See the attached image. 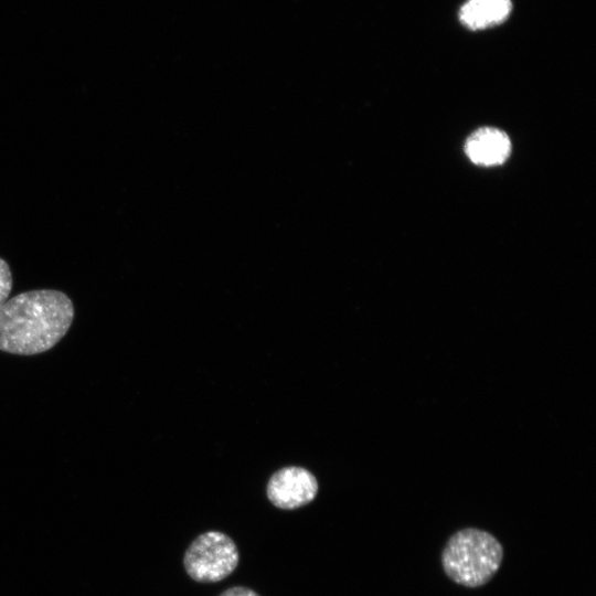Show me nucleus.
I'll list each match as a JSON object with an SVG mask.
<instances>
[{
    "mask_svg": "<svg viewBox=\"0 0 596 596\" xmlns=\"http://www.w3.org/2000/svg\"><path fill=\"white\" fill-rule=\"evenodd\" d=\"M267 497L279 509L292 510L311 502L318 492L315 476L300 467H286L275 472L267 483Z\"/></svg>",
    "mask_w": 596,
    "mask_h": 596,
    "instance_id": "4",
    "label": "nucleus"
},
{
    "mask_svg": "<svg viewBox=\"0 0 596 596\" xmlns=\"http://www.w3.org/2000/svg\"><path fill=\"white\" fill-rule=\"evenodd\" d=\"M445 574L468 588L486 585L499 571L503 546L491 533L464 528L453 533L441 551Z\"/></svg>",
    "mask_w": 596,
    "mask_h": 596,
    "instance_id": "2",
    "label": "nucleus"
},
{
    "mask_svg": "<svg viewBox=\"0 0 596 596\" xmlns=\"http://www.w3.org/2000/svg\"><path fill=\"white\" fill-rule=\"evenodd\" d=\"M511 9V0H468L459 10V20L470 30H482L505 21Z\"/></svg>",
    "mask_w": 596,
    "mask_h": 596,
    "instance_id": "6",
    "label": "nucleus"
},
{
    "mask_svg": "<svg viewBox=\"0 0 596 596\" xmlns=\"http://www.w3.org/2000/svg\"><path fill=\"white\" fill-rule=\"evenodd\" d=\"M219 596H260L255 590L245 586H233L224 590Z\"/></svg>",
    "mask_w": 596,
    "mask_h": 596,
    "instance_id": "8",
    "label": "nucleus"
},
{
    "mask_svg": "<svg viewBox=\"0 0 596 596\" xmlns=\"http://www.w3.org/2000/svg\"><path fill=\"white\" fill-rule=\"evenodd\" d=\"M238 561V549L227 534L207 531L190 543L183 556V566L193 581L216 583L230 576Z\"/></svg>",
    "mask_w": 596,
    "mask_h": 596,
    "instance_id": "3",
    "label": "nucleus"
},
{
    "mask_svg": "<svg viewBox=\"0 0 596 596\" xmlns=\"http://www.w3.org/2000/svg\"><path fill=\"white\" fill-rule=\"evenodd\" d=\"M465 152L475 164L498 166L508 159L511 141L504 131L493 127H483L467 138Z\"/></svg>",
    "mask_w": 596,
    "mask_h": 596,
    "instance_id": "5",
    "label": "nucleus"
},
{
    "mask_svg": "<svg viewBox=\"0 0 596 596\" xmlns=\"http://www.w3.org/2000/svg\"><path fill=\"white\" fill-rule=\"evenodd\" d=\"M12 274L7 260L0 257V308L6 304L12 289Z\"/></svg>",
    "mask_w": 596,
    "mask_h": 596,
    "instance_id": "7",
    "label": "nucleus"
},
{
    "mask_svg": "<svg viewBox=\"0 0 596 596\" xmlns=\"http://www.w3.org/2000/svg\"><path fill=\"white\" fill-rule=\"evenodd\" d=\"M73 319V302L60 290L19 294L0 308V350L18 355L43 353L66 334Z\"/></svg>",
    "mask_w": 596,
    "mask_h": 596,
    "instance_id": "1",
    "label": "nucleus"
}]
</instances>
